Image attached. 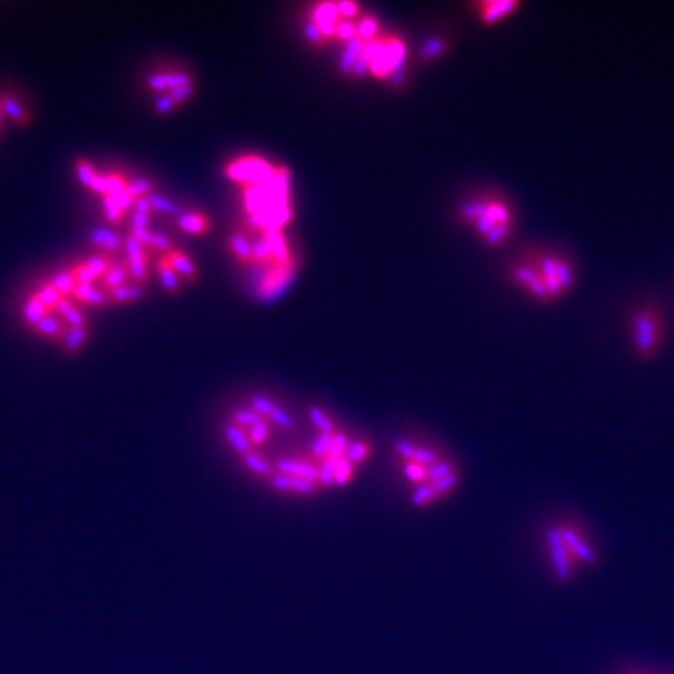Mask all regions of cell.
<instances>
[{
  "instance_id": "cell-1",
  "label": "cell",
  "mask_w": 674,
  "mask_h": 674,
  "mask_svg": "<svg viewBox=\"0 0 674 674\" xmlns=\"http://www.w3.org/2000/svg\"><path fill=\"white\" fill-rule=\"evenodd\" d=\"M403 487L415 509H431L459 490L462 469L448 451L417 437H400L392 445Z\"/></svg>"
},
{
  "instance_id": "cell-2",
  "label": "cell",
  "mask_w": 674,
  "mask_h": 674,
  "mask_svg": "<svg viewBox=\"0 0 674 674\" xmlns=\"http://www.w3.org/2000/svg\"><path fill=\"white\" fill-rule=\"evenodd\" d=\"M544 546L551 574L559 582H569L581 568L593 567L600 553L587 531L574 521H559L546 527Z\"/></svg>"
},
{
  "instance_id": "cell-3",
  "label": "cell",
  "mask_w": 674,
  "mask_h": 674,
  "mask_svg": "<svg viewBox=\"0 0 674 674\" xmlns=\"http://www.w3.org/2000/svg\"><path fill=\"white\" fill-rule=\"evenodd\" d=\"M526 258L537 270L550 303L564 298L576 284V266L568 256L553 250H531Z\"/></svg>"
},
{
  "instance_id": "cell-4",
  "label": "cell",
  "mask_w": 674,
  "mask_h": 674,
  "mask_svg": "<svg viewBox=\"0 0 674 674\" xmlns=\"http://www.w3.org/2000/svg\"><path fill=\"white\" fill-rule=\"evenodd\" d=\"M632 350L640 359H649L659 351L665 336L663 314L654 304H643L629 318Z\"/></svg>"
},
{
  "instance_id": "cell-5",
  "label": "cell",
  "mask_w": 674,
  "mask_h": 674,
  "mask_svg": "<svg viewBox=\"0 0 674 674\" xmlns=\"http://www.w3.org/2000/svg\"><path fill=\"white\" fill-rule=\"evenodd\" d=\"M225 173L234 183H241L245 187L262 186L275 178V168L258 156H244L228 164Z\"/></svg>"
},
{
  "instance_id": "cell-6",
  "label": "cell",
  "mask_w": 674,
  "mask_h": 674,
  "mask_svg": "<svg viewBox=\"0 0 674 674\" xmlns=\"http://www.w3.org/2000/svg\"><path fill=\"white\" fill-rule=\"evenodd\" d=\"M509 278L515 286L523 289L532 300L539 303H550V298H548L546 289L540 280L537 270L534 269L531 261L527 260L526 256H523L521 261L512 264L509 270Z\"/></svg>"
},
{
  "instance_id": "cell-7",
  "label": "cell",
  "mask_w": 674,
  "mask_h": 674,
  "mask_svg": "<svg viewBox=\"0 0 674 674\" xmlns=\"http://www.w3.org/2000/svg\"><path fill=\"white\" fill-rule=\"evenodd\" d=\"M475 6L478 8L481 22L492 27L512 16L521 6V2H517V0H485V2H476Z\"/></svg>"
},
{
  "instance_id": "cell-8",
  "label": "cell",
  "mask_w": 674,
  "mask_h": 674,
  "mask_svg": "<svg viewBox=\"0 0 674 674\" xmlns=\"http://www.w3.org/2000/svg\"><path fill=\"white\" fill-rule=\"evenodd\" d=\"M262 238L266 239V242L270 247V252L274 256V267L281 269L288 267L290 264V253L286 238L281 230H276V228H266L262 230Z\"/></svg>"
},
{
  "instance_id": "cell-9",
  "label": "cell",
  "mask_w": 674,
  "mask_h": 674,
  "mask_svg": "<svg viewBox=\"0 0 674 674\" xmlns=\"http://www.w3.org/2000/svg\"><path fill=\"white\" fill-rule=\"evenodd\" d=\"M164 256L168 258L172 269L175 270L180 278H183V280H186L187 283H196L198 280V270L196 267V264L192 262L191 258H187L183 252L173 248L172 252H169Z\"/></svg>"
},
{
  "instance_id": "cell-10",
  "label": "cell",
  "mask_w": 674,
  "mask_h": 674,
  "mask_svg": "<svg viewBox=\"0 0 674 674\" xmlns=\"http://www.w3.org/2000/svg\"><path fill=\"white\" fill-rule=\"evenodd\" d=\"M177 225L183 233L192 234V236H203L210 231L211 222L205 214L189 211V213H182V215H178Z\"/></svg>"
},
{
  "instance_id": "cell-11",
  "label": "cell",
  "mask_w": 674,
  "mask_h": 674,
  "mask_svg": "<svg viewBox=\"0 0 674 674\" xmlns=\"http://www.w3.org/2000/svg\"><path fill=\"white\" fill-rule=\"evenodd\" d=\"M0 108H2V113L10 117V119L15 121L19 125H29L30 123V114L27 113V109L20 105V102L16 99L15 95L11 94H2L0 95Z\"/></svg>"
},
{
  "instance_id": "cell-12",
  "label": "cell",
  "mask_w": 674,
  "mask_h": 674,
  "mask_svg": "<svg viewBox=\"0 0 674 674\" xmlns=\"http://www.w3.org/2000/svg\"><path fill=\"white\" fill-rule=\"evenodd\" d=\"M228 247H230L231 253L238 258L242 264H253L255 256H253V242L250 241L244 233H234L228 239Z\"/></svg>"
},
{
  "instance_id": "cell-13",
  "label": "cell",
  "mask_w": 674,
  "mask_h": 674,
  "mask_svg": "<svg viewBox=\"0 0 674 674\" xmlns=\"http://www.w3.org/2000/svg\"><path fill=\"white\" fill-rule=\"evenodd\" d=\"M156 270H158L159 280H161L164 289L168 290L169 294H178L180 289H182V281H180V276L177 275L175 270L172 269L170 262L168 261L166 256H163V258L158 261Z\"/></svg>"
},
{
  "instance_id": "cell-14",
  "label": "cell",
  "mask_w": 674,
  "mask_h": 674,
  "mask_svg": "<svg viewBox=\"0 0 674 674\" xmlns=\"http://www.w3.org/2000/svg\"><path fill=\"white\" fill-rule=\"evenodd\" d=\"M89 239H91V242L97 248L105 250V252L114 253L117 250H121V247L123 245V242L121 241L119 236L108 230V228H97V230H94L91 236H89Z\"/></svg>"
},
{
  "instance_id": "cell-15",
  "label": "cell",
  "mask_w": 674,
  "mask_h": 674,
  "mask_svg": "<svg viewBox=\"0 0 674 674\" xmlns=\"http://www.w3.org/2000/svg\"><path fill=\"white\" fill-rule=\"evenodd\" d=\"M384 44H386V52H387V60L391 62L393 72L401 71L403 62H405V58H406L405 44H403L398 38H393V36L384 38Z\"/></svg>"
},
{
  "instance_id": "cell-16",
  "label": "cell",
  "mask_w": 674,
  "mask_h": 674,
  "mask_svg": "<svg viewBox=\"0 0 674 674\" xmlns=\"http://www.w3.org/2000/svg\"><path fill=\"white\" fill-rule=\"evenodd\" d=\"M72 295L77 298V300L85 302L88 304H93V306H102V304L107 303L105 294H103V292H100V290H97L95 288H93V284L77 283V286H75Z\"/></svg>"
},
{
  "instance_id": "cell-17",
  "label": "cell",
  "mask_w": 674,
  "mask_h": 674,
  "mask_svg": "<svg viewBox=\"0 0 674 674\" xmlns=\"http://www.w3.org/2000/svg\"><path fill=\"white\" fill-rule=\"evenodd\" d=\"M311 20H314L317 24L323 22H331V24H339L340 22V13L337 8V4L332 2H325L318 4L314 11H312Z\"/></svg>"
},
{
  "instance_id": "cell-18",
  "label": "cell",
  "mask_w": 674,
  "mask_h": 674,
  "mask_svg": "<svg viewBox=\"0 0 674 674\" xmlns=\"http://www.w3.org/2000/svg\"><path fill=\"white\" fill-rule=\"evenodd\" d=\"M128 267H127V262H114V264H111V267L109 270L107 272V275L103 276V281H105V286L108 290H113L116 288H121L123 286V283L125 280H127V275H128Z\"/></svg>"
},
{
  "instance_id": "cell-19",
  "label": "cell",
  "mask_w": 674,
  "mask_h": 674,
  "mask_svg": "<svg viewBox=\"0 0 674 674\" xmlns=\"http://www.w3.org/2000/svg\"><path fill=\"white\" fill-rule=\"evenodd\" d=\"M36 295H38V298L41 300V303H43L44 306H46L47 312L57 311L60 302L62 300V298H65V297H62V295L60 294V292H58L57 289H55V288L52 286L50 281L41 284L39 290L36 292Z\"/></svg>"
},
{
  "instance_id": "cell-20",
  "label": "cell",
  "mask_w": 674,
  "mask_h": 674,
  "mask_svg": "<svg viewBox=\"0 0 674 674\" xmlns=\"http://www.w3.org/2000/svg\"><path fill=\"white\" fill-rule=\"evenodd\" d=\"M448 47H450V43H448L447 39H443V38L431 39L429 43L422 48L420 60H422L423 62L434 61V60H437L439 57H442V55L448 50Z\"/></svg>"
},
{
  "instance_id": "cell-21",
  "label": "cell",
  "mask_w": 674,
  "mask_h": 674,
  "mask_svg": "<svg viewBox=\"0 0 674 674\" xmlns=\"http://www.w3.org/2000/svg\"><path fill=\"white\" fill-rule=\"evenodd\" d=\"M111 300L116 303H127V302H136L141 300L144 297V288L141 286H121L116 288L113 290H108Z\"/></svg>"
},
{
  "instance_id": "cell-22",
  "label": "cell",
  "mask_w": 674,
  "mask_h": 674,
  "mask_svg": "<svg viewBox=\"0 0 674 674\" xmlns=\"http://www.w3.org/2000/svg\"><path fill=\"white\" fill-rule=\"evenodd\" d=\"M46 314H47L46 306H44L43 303H41L38 295L33 294V295L29 298V302H27L25 308H24V317H25V321L29 322L30 325H36L39 321H43V318L46 317Z\"/></svg>"
},
{
  "instance_id": "cell-23",
  "label": "cell",
  "mask_w": 674,
  "mask_h": 674,
  "mask_svg": "<svg viewBox=\"0 0 674 674\" xmlns=\"http://www.w3.org/2000/svg\"><path fill=\"white\" fill-rule=\"evenodd\" d=\"M57 311L60 314L65 317V321L72 325V328H81L83 323H85V318H83L81 312L79 309H75L74 304L67 300V298H62L60 302Z\"/></svg>"
},
{
  "instance_id": "cell-24",
  "label": "cell",
  "mask_w": 674,
  "mask_h": 674,
  "mask_svg": "<svg viewBox=\"0 0 674 674\" xmlns=\"http://www.w3.org/2000/svg\"><path fill=\"white\" fill-rule=\"evenodd\" d=\"M127 267L130 275L139 283L147 281V253H141L135 258H127Z\"/></svg>"
},
{
  "instance_id": "cell-25",
  "label": "cell",
  "mask_w": 674,
  "mask_h": 674,
  "mask_svg": "<svg viewBox=\"0 0 674 674\" xmlns=\"http://www.w3.org/2000/svg\"><path fill=\"white\" fill-rule=\"evenodd\" d=\"M50 283H52V286L57 289L65 298L67 295H72L75 286H77V280H75V276H74L71 270H66V272L58 274Z\"/></svg>"
},
{
  "instance_id": "cell-26",
  "label": "cell",
  "mask_w": 674,
  "mask_h": 674,
  "mask_svg": "<svg viewBox=\"0 0 674 674\" xmlns=\"http://www.w3.org/2000/svg\"><path fill=\"white\" fill-rule=\"evenodd\" d=\"M75 170H77V175H79V180L81 182V184L88 187V189H91V186L95 182L97 175H99V173L94 170L91 163L86 161V159L80 158V159H77V161H75Z\"/></svg>"
},
{
  "instance_id": "cell-27",
  "label": "cell",
  "mask_w": 674,
  "mask_h": 674,
  "mask_svg": "<svg viewBox=\"0 0 674 674\" xmlns=\"http://www.w3.org/2000/svg\"><path fill=\"white\" fill-rule=\"evenodd\" d=\"M127 184H128V180L125 178L122 173L119 172H108L107 173V191H105V196L108 197H116V196H119V194H122L125 189H127Z\"/></svg>"
},
{
  "instance_id": "cell-28",
  "label": "cell",
  "mask_w": 674,
  "mask_h": 674,
  "mask_svg": "<svg viewBox=\"0 0 674 674\" xmlns=\"http://www.w3.org/2000/svg\"><path fill=\"white\" fill-rule=\"evenodd\" d=\"M377 33H378V22H377V19L372 18V16L364 18L356 25V38H359L360 41H364V43L373 41V38L377 36Z\"/></svg>"
},
{
  "instance_id": "cell-29",
  "label": "cell",
  "mask_w": 674,
  "mask_h": 674,
  "mask_svg": "<svg viewBox=\"0 0 674 674\" xmlns=\"http://www.w3.org/2000/svg\"><path fill=\"white\" fill-rule=\"evenodd\" d=\"M151 210L163 213V214H172V215H182V210L177 205H173L170 200L164 198L163 196H158V194H150L149 196Z\"/></svg>"
},
{
  "instance_id": "cell-30",
  "label": "cell",
  "mask_w": 674,
  "mask_h": 674,
  "mask_svg": "<svg viewBox=\"0 0 674 674\" xmlns=\"http://www.w3.org/2000/svg\"><path fill=\"white\" fill-rule=\"evenodd\" d=\"M34 328H36V331H39L41 335H44V336H62L65 335V326H62L57 318H53L50 316H46L43 321H39L36 325H34Z\"/></svg>"
},
{
  "instance_id": "cell-31",
  "label": "cell",
  "mask_w": 674,
  "mask_h": 674,
  "mask_svg": "<svg viewBox=\"0 0 674 674\" xmlns=\"http://www.w3.org/2000/svg\"><path fill=\"white\" fill-rule=\"evenodd\" d=\"M151 187H154V184H151L150 180L136 178L133 182H128L127 189L125 191H127L131 197L139 198V197H149Z\"/></svg>"
},
{
  "instance_id": "cell-32",
  "label": "cell",
  "mask_w": 674,
  "mask_h": 674,
  "mask_svg": "<svg viewBox=\"0 0 674 674\" xmlns=\"http://www.w3.org/2000/svg\"><path fill=\"white\" fill-rule=\"evenodd\" d=\"M253 256H255V262L258 264H274L272 252H270V247L262 236L261 239H258L253 244Z\"/></svg>"
},
{
  "instance_id": "cell-33",
  "label": "cell",
  "mask_w": 674,
  "mask_h": 674,
  "mask_svg": "<svg viewBox=\"0 0 674 674\" xmlns=\"http://www.w3.org/2000/svg\"><path fill=\"white\" fill-rule=\"evenodd\" d=\"M164 77H166V85H168L169 91H172V89H175V88L189 85V83H192L191 75L186 74V72H182V71L164 72Z\"/></svg>"
},
{
  "instance_id": "cell-34",
  "label": "cell",
  "mask_w": 674,
  "mask_h": 674,
  "mask_svg": "<svg viewBox=\"0 0 674 674\" xmlns=\"http://www.w3.org/2000/svg\"><path fill=\"white\" fill-rule=\"evenodd\" d=\"M103 208H105L107 219L111 222V224H119L123 217V213L119 208V205L116 203L114 197L103 196Z\"/></svg>"
},
{
  "instance_id": "cell-35",
  "label": "cell",
  "mask_w": 674,
  "mask_h": 674,
  "mask_svg": "<svg viewBox=\"0 0 674 674\" xmlns=\"http://www.w3.org/2000/svg\"><path fill=\"white\" fill-rule=\"evenodd\" d=\"M303 32H304V38L308 39L309 44L316 46V47L325 46L326 41L323 38V34L321 33V29H318L317 22H314V20H309V22H306Z\"/></svg>"
},
{
  "instance_id": "cell-36",
  "label": "cell",
  "mask_w": 674,
  "mask_h": 674,
  "mask_svg": "<svg viewBox=\"0 0 674 674\" xmlns=\"http://www.w3.org/2000/svg\"><path fill=\"white\" fill-rule=\"evenodd\" d=\"M86 264H88V267L93 270V274L97 278L105 276L107 272L109 270V267H111V261L108 258H105V256H93V258H89L86 261Z\"/></svg>"
},
{
  "instance_id": "cell-37",
  "label": "cell",
  "mask_w": 674,
  "mask_h": 674,
  "mask_svg": "<svg viewBox=\"0 0 674 674\" xmlns=\"http://www.w3.org/2000/svg\"><path fill=\"white\" fill-rule=\"evenodd\" d=\"M85 340H86V330L83 328V326L81 328H72V331L69 332L66 337V349L75 351L77 349H80Z\"/></svg>"
},
{
  "instance_id": "cell-38",
  "label": "cell",
  "mask_w": 674,
  "mask_h": 674,
  "mask_svg": "<svg viewBox=\"0 0 674 674\" xmlns=\"http://www.w3.org/2000/svg\"><path fill=\"white\" fill-rule=\"evenodd\" d=\"M149 247L156 250V252H163L166 255L175 248L169 238H166L164 234H159V233H151L150 234V245Z\"/></svg>"
},
{
  "instance_id": "cell-39",
  "label": "cell",
  "mask_w": 674,
  "mask_h": 674,
  "mask_svg": "<svg viewBox=\"0 0 674 674\" xmlns=\"http://www.w3.org/2000/svg\"><path fill=\"white\" fill-rule=\"evenodd\" d=\"M71 272L74 274V276H75V280H77V283L93 284V283L97 280V276L93 274V270L88 267L86 262H83V264H79V266H75L74 269H71Z\"/></svg>"
},
{
  "instance_id": "cell-40",
  "label": "cell",
  "mask_w": 674,
  "mask_h": 674,
  "mask_svg": "<svg viewBox=\"0 0 674 674\" xmlns=\"http://www.w3.org/2000/svg\"><path fill=\"white\" fill-rule=\"evenodd\" d=\"M340 41H344V43L349 44L351 39L356 38V25H354L353 22H350V20H345V22H340L337 24V36Z\"/></svg>"
},
{
  "instance_id": "cell-41",
  "label": "cell",
  "mask_w": 674,
  "mask_h": 674,
  "mask_svg": "<svg viewBox=\"0 0 674 674\" xmlns=\"http://www.w3.org/2000/svg\"><path fill=\"white\" fill-rule=\"evenodd\" d=\"M192 94H194V83H189V85L175 88V89H172V91L169 93V95L172 97L173 102H175L178 107L182 105V103H184L186 100H189L191 97H192Z\"/></svg>"
},
{
  "instance_id": "cell-42",
  "label": "cell",
  "mask_w": 674,
  "mask_h": 674,
  "mask_svg": "<svg viewBox=\"0 0 674 674\" xmlns=\"http://www.w3.org/2000/svg\"><path fill=\"white\" fill-rule=\"evenodd\" d=\"M123 247H125V250H127V258H135V256L145 252V247L136 238H133L131 234L128 236L127 239H125Z\"/></svg>"
},
{
  "instance_id": "cell-43",
  "label": "cell",
  "mask_w": 674,
  "mask_h": 674,
  "mask_svg": "<svg viewBox=\"0 0 674 674\" xmlns=\"http://www.w3.org/2000/svg\"><path fill=\"white\" fill-rule=\"evenodd\" d=\"M175 108H178V105L175 102H173V99L169 94L161 95L155 103V109H156L158 114H169L170 111H173Z\"/></svg>"
},
{
  "instance_id": "cell-44",
  "label": "cell",
  "mask_w": 674,
  "mask_h": 674,
  "mask_svg": "<svg viewBox=\"0 0 674 674\" xmlns=\"http://www.w3.org/2000/svg\"><path fill=\"white\" fill-rule=\"evenodd\" d=\"M145 83H147V86L151 89V91H158V93L168 91V85H166L164 72L150 75V77H149L147 80H145Z\"/></svg>"
},
{
  "instance_id": "cell-45",
  "label": "cell",
  "mask_w": 674,
  "mask_h": 674,
  "mask_svg": "<svg viewBox=\"0 0 674 674\" xmlns=\"http://www.w3.org/2000/svg\"><path fill=\"white\" fill-rule=\"evenodd\" d=\"M337 8L340 13V18L353 19L359 15V5L354 2H339Z\"/></svg>"
},
{
  "instance_id": "cell-46",
  "label": "cell",
  "mask_w": 674,
  "mask_h": 674,
  "mask_svg": "<svg viewBox=\"0 0 674 674\" xmlns=\"http://www.w3.org/2000/svg\"><path fill=\"white\" fill-rule=\"evenodd\" d=\"M114 200H116V203L119 205L122 213H127V211H130V208L135 205L136 198L131 197L127 191H123L122 194H119V196H116Z\"/></svg>"
},
{
  "instance_id": "cell-47",
  "label": "cell",
  "mask_w": 674,
  "mask_h": 674,
  "mask_svg": "<svg viewBox=\"0 0 674 674\" xmlns=\"http://www.w3.org/2000/svg\"><path fill=\"white\" fill-rule=\"evenodd\" d=\"M317 25H318V29H321V33L323 34L325 41L335 39L337 36V24L323 22V24H317Z\"/></svg>"
},
{
  "instance_id": "cell-48",
  "label": "cell",
  "mask_w": 674,
  "mask_h": 674,
  "mask_svg": "<svg viewBox=\"0 0 674 674\" xmlns=\"http://www.w3.org/2000/svg\"><path fill=\"white\" fill-rule=\"evenodd\" d=\"M91 191L95 192V194H99V196H105V191H107V173H99L95 178V182L93 183L91 186Z\"/></svg>"
},
{
  "instance_id": "cell-49",
  "label": "cell",
  "mask_w": 674,
  "mask_h": 674,
  "mask_svg": "<svg viewBox=\"0 0 674 674\" xmlns=\"http://www.w3.org/2000/svg\"><path fill=\"white\" fill-rule=\"evenodd\" d=\"M150 234L151 233L147 230V228H133V231H131V236L141 242L144 247L150 245Z\"/></svg>"
},
{
  "instance_id": "cell-50",
  "label": "cell",
  "mask_w": 674,
  "mask_h": 674,
  "mask_svg": "<svg viewBox=\"0 0 674 674\" xmlns=\"http://www.w3.org/2000/svg\"><path fill=\"white\" fill-rule=\"evenodd\" d=\"M135 210L136 213H144V214H151V205L149 197H139L135 200Z\"/></svg>"
},
{
  "instance_id": "cell-51",
  "label": "cell",
  "mask_w": 674,
  "mask_h": 674,
  "mask_svg": "<svg viewBox=\"0 0 674 674\" xmlns=\"http://www.w3.org/2000/svg\"><path fill=\"white\" fill-rule=\"evenodd\" d=\"M149 220H150V215H149V214L136 213V211H135V215H133V228H147Z\"/></svg>"
},
{
  "instance_id": "cell-52",
  "label": "cell",
  "mask_w": 674,
  "mask_h": 674,
  "mask_svg": "<svg viewBox=\"0 0 674 674\" xmlns=\"http://www.w3.org/2000/svg\"><path fill=\"white\" fill-rule=\"evenodd\" d=\"M2 119H4V113H2V108H0V133H2Z\"/></svg>"
}]
</instances>
